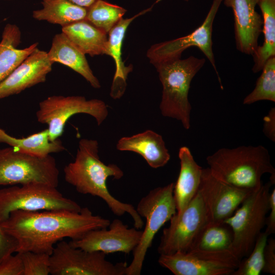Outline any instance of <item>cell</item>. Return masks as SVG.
Wrapping results in <instances>:
<instances>
[{
    "label": "cell",
    "instance_id": "6da1fadb",
    "mask_svg": "<svg viewBox=\"0 0 275 275\" xmlns=\"http://www.w3.org/2000/svg\"><path fill=\"white\" fill-rule=\"evenodd\" d=\"M110 223L108 219L94 215L84 207L79 212L15 210L1 225L17 240L16 253L30 251L50 255L54 244L64 238L77 239L92 230L107 228Z\"/></svg>",
    "mask_w": 275,
    "mask_h": 275
},
{
    "label": "cell",
    "instance_id": "7a4b0ae2",
    "mask_svg": "<svg viewBox=\"0 0 275 275\" xmlns=\"http://www.w3.org/2000/svg\"><path fill=\"white\" fill-rule=\"evenodd\" d=\"M98 152L97 140L80 139L74 160L64 169L65 181L79 193L101 198L116 215L120 216L127 213L133 219L134 227L142 229L144 223L135 208L115 198L107 188V179H120L124 176L123 171L116 164L104 163Z\"/></svg>",
    "mask_w": 275,
    "mask_h": 275
},
{
    "label": "cell",
    "instance_id": "3957f363",
    "mask_svg": "<svg viewBox=\"0 0 275 275\" xmlns=\"http://www.w3.org/2000/svg\"><path fill=\"white\" fill-rule=\"evenodd\" d=\"M212 175L231 185L255 191L262 176L275 174L268 150L262 145L219 149L206 158Z\"/></svg>",
    "mask_w": 275,
    "mask_h": 275
},
{
    "label": "cell",
    "instance_id": "277c9868",
    "mask_svg": "<svg viewBox=\"0 0 275 275\" xmlns=\"http://www.w3.org/2000/svg\"><path fill=\"white\" fill-rule=\"evenodd\" d=\"M205 61L204 58L191 56L154 65L162 87L159 104L161 115L180 121L186 130L190 127L191 106L188 100L190 84Z\"/></svg>",
    "mask_w": 275,
    "mask_h": 275
},
{
    "label": "cell",
    "instance_id": "5b68a950",
    "mask_svg": "<svg viewBox=\"0 0 275 275\" xmlns=\"http://www.w3.org/2000/svg\"><path fill=\"white\" fill-rule=\"evenodd\" d=\"M270 181L251 194L233 214L224 223L233 232L231 251L240 260L251 253L255 242L265 225L269 210Z\"/></svg>",
    "mask_w": 275,
    "mask_h": 275
},
{
    "label": "cell",
    "instance_id": "8992f818",
    "mask_svg": "<svg viewBox=\"0 0 275 275\" xmlns=\"http://www.w3.org/2000/svg\"><path fill=\"white\" fill-rule=\"evenodd\" d=\"M174 183L151 190L139 201L135 208L141 217L146 219L145 229L139 243L133 251V259L127 265L125 275H140L148 249L159 229L176 212L173 195Z\"/></svg>",
    "mask_w": 275,
    "mask_h": 275
},
{
    "label": "cell",
    "instance_id": "52a82bcc",
    "mask_svg": "<svg viewBox=\"0 0 275 275\" xmlns=\"http://www.w3.org/2000/svg\"><path fill=\"white\" fill-rule=\"evenodd\" d=\"M81 207L65 197L57 187L41 183H30L0 189V223L13 211L65 210L79 212Z\"/></svg>",
    "mask_w": 275,
    "mask_h": 275
},
{
    "label": "cell",
    "instance_id": "ba28073f",
    "mask_svg": "<svg viewBox=\"0 0 275 275\" xmlns=\"http://www.w3.org/2000/svg\"><path fill=\"white\" fill-rule=\"evenodd\" d=\"M59 170L55 158L41 157L10 147L0 148V185L41 183L57 187Z\"/></svg>",
    "mask_w": 275,
    "mask_h": 275
},
{
    "label": "cell",
    "instance_id": "9c48e42d",
    "mask_svg": "<svg viewBox=\"0 0 275 275\" xmlns=\"http://www.w3.org/2000/svg\"><path fill=\"white\" fill-rule=\"evenodd\" d=\"M78 114L90 115L99 126L106 119L108 112L106 103L100 99L53 95L39 102L36 118L38 122L48 125L49 139L53 141L63 134L68 120Z\"/></svg>",
    "mask_w": 275,
    "mask_h": 275
},
{
    "label": "cell",
    "instance_id": "30bf717a",
    "mask_svg": "<svg viewBox=\"0 0 275 275\" xmlns=\"http://www.w3.org/2000/svg\"><path fill=\"white\" fill-rule=\"evenodd\" d=\"M105 253L87 251L71 246L62 240L57 243L50 255L52 275H125V262L113 263Z\"/></svg>",
    "mask_w": 275,
    "mask_h": 275
},
{
    "label": "cell",
    "instance_id": "8fae6325",
    "mask_svg": "<svg viewBox=\"0 0 275 275\" xmlns=\"http://www.w3.org/2000/svg\"><path fill=\"white\" fill-rule=\"evenodd\" d=\"M223 0H213L209 11L202 24L190 34L179 38L155 44L147 52L153 65L181 59L182 53L191 47H198L206 57L214 68L223 89L221 79L216 69L212 49L213 23Z\"/></svg>",
    "mask_w": 275,
    "mask_h": 275
},
{
    "label": "cell",
    "instance_id": "7c38bea8",
    "mask_svg": "<svg viewBox=\"0 0 275 275\" xmlns=\"http://www.w3.org/2000/svg\"><path fill=\"white\" fill-rule=\"evenodd\" d=\"M240 260L231 251L205 252L196 250L161 254L158 263L175 275H230Z\"/></svg>",
    "mask_w": 275,
    "mask_h": 275
},
{
    "label": "cell",
    "instance_id": "4fadbf2b",
    "mask_svg": "<svg viewBox=\"0 0 275 275\" xmlns=\"http://www.w3.org/2000/svg\"><path fill=\"white\" fill-rule=\"evenodd\" d=\"M208 221L205 206L198 190L185 208L173 215L169 227L163 230L157 248L158 254L189 251L200 230Z\"/></svg>",
    "mask_w": 275,
    "mask_h": 275
},
{
    "label": "cell",
    "instance_id": "5bb4252c",
    "mask_svg": "<svg viewBox=\"0 0 275 275\" xmlns=\"http://www.w3.org/2000/svg\"><path fill=\"white\" fill-rule=\"evenodd\" d=\"M198 191L204 203L208 220L214 223H224L254 191L217 179L208 168L202 169Z\"/></svg>",
    "mask_w": 275,
    "mask_h": 275
},
{
    "label": "cell",
    "instance_id": "9a60e30c",
    "mask_svg": "<svg viewBox=\"0 0 275 275\" xmlns=\"http://www.w3.org/2000/svg\"><path fill=\"white\" fill-rule=\"evenodd\" d=\"M107 228L92 230L69 244L87 251H99L105 254L121 252L129 254L140 242L142 231L128 225L118 218Z\"/></svg>",
    "mask_w": 275,
    "mask_h": 275
},
{
    "label": "cell",
    "instance_id": "2e32d148",
    "mask_svg": "<svg viewBox=\"0 0 275 275\" xmlns=\"http://www.w3.org/2000/svg\"><path fill=\"white\" fill-rule=\"evenodd\" d=\"M53 64L47 52L36 48L0 82V99L18 94L44 82L52 70Z\"/></svg>",
    "mask_w": 275,
    "mask_h": 275
},
{
    "label": "cell",
    "instance_id": "e0dca14e",
    "mask_svg": "<svg viewBox=\"0 0 275 275\" xmlns=\"http://www.w3.org/2000/svg\"><path fill=\"white\" fill-rule=\"evenodd\" d=\"M259 1L223 0L224 4L233 12L236 47L248 55L252 56L258 47L262 32V17L255 10Z\"/></svg>",
    "mask_w": 275,
    "mask_h": 275
},
{
    "label": "cell",
    "instance_id": "ac0fdd59",
    "mask_svg": "<svg viewBox=\"0 0 275 275\" xmlns=\"http://www.w3.org/2000/svg\"><path fill=\"white\" fill-rule=\"evenodd\" d=\"M116 148L119 151L139 154L153 169L164 166L170 159V154L162 136L151 130L120 138L116 144Z\"/></svg>",
    "mask_w": 275,
    "mask_h": 275
},
{
    "label": "cell",
    "instance_id": "d6986e66",
    "mask_svg": "<svg viewBox=\"0 0 275 275\" xmlns=\"http://www.w3.org/2000/svg\"><path fill=\"white\" fill-rule=\"evenodd\" d=\"M47 56L53 63H59L81 75L95 89L101 87L84 53L63 32L53 38Z\"/></svg>",
    "mask_w": 275,
    "mask_h": 275
},
{
    "label": "cell",
    "instance_id": "ffe728a7",
    "mask_svg": "<svg viewBox=\"0 0 275 275\" xmlns=\"http://www.w3.org/2000/svg\"><path fill=\"white\" fill-rule=\"evenodd\" d=\"M155 3L131 18H122L108 33L107 55L112 57L116 65L110 93L111 96L114 99L120 98L124 94L127 76L132 70V66L125 65L122 58V47L126 30L134 19L150 11Z\"/></svg>",
    "mask_w": 275,
    "mask_h": 275
},
{
    "label": "cell",
    "instance_id": "44dd1931",
    "mask_svg": "<svg viewBox=\"0 0 275 275\" xmlns=\"http://www.w3.org/2000/svg\"><path fill=\"white\" fill-rule=\"evenodd\" d=\"M178 157L180 172L173 190L177 213L181 212L197 194L203 169L197 163L189 149L186 146L180 148Z\"/></svg>",
    "mask_w": 275,
    "mask_h": 275
},
{
    "label": "cell",
    "instance_id": "7402d4cb",
    "mask_svg": "<svg viewBox=\"0 0 275 275\" xmlns=\"http://www.w3.org/2000/svg\"><path fill=\"white\" fill-rule=\"evenodd\" d=\"M62 32L84 53L91 57L108 53L107 34L86 19L62 27Z\"/></svg>",
    "mask_w": 275,
    "mask_h": 275
},
{
    "label": "cell",
    "instance_id": "603a6c76",
    "mask_svg": "<svg viewBox=\"0 0 275 275\" xmlns=\"http://www.w3.org/2000/svg\"><path fill=\"white\" fill-rule=\"evenodd\" d=\"M21 35L16 24L8 23L4 29L0 42V82L37 48L36 42L24 48H18Z\"/></svg>",
    "mask_w": 275,
    "mask_h": 275
},
{
    "label": "cell",
    "instance_id": "cb8c5ba5",
    "mask_svg": "<svg viewBox=\"0 0 275 275\" xmlns=\"http://www.w3.org/2000/svg\"><path fill=\"white\" fill-rule=\"evenodd\" d=\"M0 143L6 144L20 152L41 157L65 150L59 139L53 141L50 140L47 128L21 138L13 137L0 128Z\"/></svg>",
    "mask_w": 275,
    "mask_h": 275
},
{
    "label": "cell",
    "instance_id": "d4e9b609",
    "mask_svg": "<svg viewBox=\"0 0 275 275\" xmlns=\"http://www.w3.org/2000/svg\"><path fill=\"white\" fill-rule=\"evenodd\" d=\"M42 8L33 12V17L62 27L86 19L87 8L77 6L68 0H42Z\"/></svg>",
    "mask_w": 275,
    "mask_h": 275
},
{
    "label": "cell",
    "instance_id": "484cf974",
    "mask_svg": "<svg viewBox=\"0 0 275 275\" xmlns=\"http://www.w3.org/2000/svg\"><path fill=\"white\" fill-rule=\"evenodd\" d=\"M232 241L233 232L228 225L208 221L200 230L189 251L211 253L229 251Z\"/></svg>",
    "mask_w": 275,
    "mask_h": 275
},
{
    "label": "cell",
    "instance_id": "4316f807",
    "mask_svg": "<svg viewBox=\"0 0 275 275\" xmlns=\"http://www.w3.org/2000/svg\"><path fill=\"white\" fill-rule=\"evenodd\" d=\"M258 5L262 12L264 41L252 55L254 73L261 71L266 61L275 57V0H259Z\"/></svg>",
    "mask_w": 275,
    "mask_h": 275
},
{
    "label": "cell",
    "instance_id": "83f0119b",
    "mask_svg": "<svg viewBox=\"0 0 275 275\" xmlns=\"http://www.w3.org/2000/svg\"><path fill=\"white\" fill-rule=\"evenodd\" d=\"M127 10L104 0H96L87 8L86 20L106 34L123 18Z\"/></svg>",
    "mask_w": 275,
    "mask_h": 275
},
{
    "label": "cell",
    "instance_id": "f1b7e54d",
    "mask_svg": "<svg viewBox=\"0 0 275 275\" xmlns=\"http://www.w3.org/2000/svg\"><path fill=\"white\" fill-rule=\"evenodd\" d=\"M261 71L255 88L244 98V104L250 105L262 100L275 102V57L266 61Z\"/></svg>",
    "mask_w": 275,
    "mask_h": 275
},
{
    "label": "cell",
    "instance_id": "f546056e",
    "mask_svg": "<svg viewBox=\"0 0 275 275\" xmlns=\"http://www.w3.org/2000/svg\"><path fill=\"white\" fill-rule=\"evenodd\" d=\"M269 235L261 232L251 253L239 264L232 275H259L264 265V252Z\"/></svg>",
    "mask_w": 275,
    "mask_h": 275
},
{
    "label": "cell",
    "instance_id": "4dcf8cb0",
    "mask_svg": "<svg viewBox=\"0 0 275 275\" xmlns=\"http://www.w3.org/2000/svg\"><path fill=\"white\" fill-rule=\"evenodd\" d=\"M19 253L23 266V275L50 274V255L30 251Z\"/></svg>",
    "mask_w": 275,
    "mask_h": 275
},
{
    "label": "cell",
    "instance_id": "1f68e13d",
    "mask_svg": "<svg viewBox=\"0 0 275 275\" xmlns=\"http://www.w3.org/2000/svg\"><path fill=\"white\" fill-rule=\"evenodd\" d=\"M0 275H23V266L19 253L9 256L0 263Z\"/></svg>",
    "mask_w": 275,
    "mask_h": 275
},
{
    "label": "cell",
    "instance_id": "d6a6232c",
    "mask_svg": "<svg viewBox=\"0 0 275 275\" xmlns=\"http://www.w3.org/2000/svg\"><path fill=\"white\" fill-rule=\"evenodd\" d=\"M17 245L15 238L7 233L0 223V263L16 252Z\"/></svg>",
    "mask_w": 275,
    "mask_h": 275
},
{
    "label": "cell",
    "instance_id": "836d02e7",
    "mask_svg": "<svg viewBox=\"0 0 275 275\" xmlns=\"http://www.w3.org/2000/svg\"><path fill=\"white\" fill-rule=\"evenodd\" d=\"M262 272L275 274V239L272 238L267 241L265 247Z\"/></svg>",
    "mask_w": 275,
    "mask_h": 275
},
{
    "label": "cell",
    "instance_id": "e575fe53",
    "mask_svg": "<svg viewBox=\"0 0 275 275\" xmlns=\"http://www.w3.org/2000/svg\"><path fill=\"white\" fill-rule=\"evenodd\" d=\"M263 131L270 141L275 142V108H270L263 118Z\"/></svg>",
    "mask_w": 275,
    "mask_h": 275
},
{
    "label": "cell",
    "instance_id": "d590c367",
    "mask_svg": "<svg viewBox=\"0 0 275 275\" xmlns=\"http://www.w3.org/2000/svg\"><path fill=\"white\" fill-rule=\"evenodd\" d=\"M269 215L266 217L265 231L270 235L275 232V188H273L269 194Z\"/></svg>",
    "mask_w": 275,
    "mask_h": 275
},
{
    "label": "cell",
    "instance_id": "8d00e7d4",
    "mask_svg": "<svg viewBox=\"0 0 275 275\" xmlns=\"http://www.w3.org/2000/svg\"><path fill=\"white\" fill-rule=\"evenodd\" d=\"M68 1L80 7L88 8L96 0H68Z\"/></svg>",
    "mask_w": 275,
    "mask_h": 275
},
{
    "label": "cell",
    "instance_id": "74e56055",
    "mask_svg": "<svg viewBox=\"0 0 275 275\" xmlns=\"http://www.w3.org/2000/svg\"><path fill=\"white\" fill-rule=\"evenodd\" d=\"M185 1H186V2H187V1H189V0H185Z\"/></svg>",
    "mask_w": 275,
    "mask_h": 275
},
{
    "label": "cell",
    "instance_id": "f35d334b",
    "mask_svg": "<svg viewBox=\"0 0 275 275\" xmlns=\"http://www.w3.org/2000/svg\"><path fill=\"white\" fill-rule=\"evenodd\" d=\"M6 1H11V0H6Z\"/></svg>",
    "mask_w": 275,
    "mask_h": 275
}]
</instances>
